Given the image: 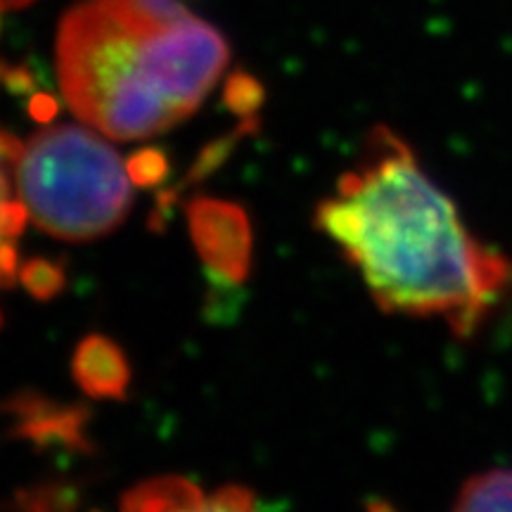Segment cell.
I'll return each mask as SVG.
<instances>
[{
    "label": "cell",
    "instance_id": "obj_15",
    "mask_svg": "<svg viewBox=\"0 0 512 512\" xmlns=\"http://www.w3.org/2000/svg\"><path fill=\"white\" fill-rule=\"evenodd\" d=\"M27 3H31V0H0V8H22Z\"/></svg>",
    "mask_w": 512,
    "mask_h": 512
},
{
    "label": "cell",
    "instance_id": "obj_4",
    "mask_svg": "<svg viewBox=\"0 0 512 512\" xmlns=\"http://www.w3.org/2000/svg\"><path fill=\"white\" fill-rule=\"evenodd\" d=\"M188 221L211 285L230 302V290L245 283L252 261V228L245 209L214 197H195L188 204Z\"/></svg>",
    "mask_w": 512,
    "mask_h": 512
},
{
    "label": "cell",
    "instance_id": "obj_3",
    "mask_svg": "<svg viewBox=\"0 0 512 512\" xmlns=\"http://www.w3.org/2000/svg\"><path fill=\"white\" fill-rule=\"evenodd\" d=\"M15 176L27 214L62 240L100 238L131 209L128 164L81 126L62 124L36 133L19 150Z\"/></svg>",
    "mask_w": 512,
    "mask_h": 512
},
{
    "label": "cell",
    "instance_id": "obj_8",
    "mask_svg": "<svg viewBox=\"0 0 512 512\" xmlns=\"http://www.w3.org/2000/svg\"><path fill=\"white\" fill-rule=\"evenodd\" d=\"M204 494L185 477H155L133 486L121 498V508L131 512H157V510H204Z\"/></svg>",
    "mask_w": 512,
    "mask_h": 512
},
{
    "label": "cell",
    "instance_id": "obj_13",
    "mask_svg": "<svg viewBox=\"0 0 512 512\" xmlns=\"http://www.w3.org/2000/svg\"><path fill=\"white\" fill-rule=\"evenodd\" d=\"M128 174L133 183L155 185L166 176V159L157 150H143L128 162Z\"/></svg>",
    "mask_w": 512,
    "mask_h": 512
},
{
    "label": "cell",
    "instance_id": "obj_11",
    "mask_svg": "<svg viewBox=\"0 0 512 512\" xmlns=\"http://www.w3.org/2000/svg\"><path fill=\"white\" fill-rule=\"evenodd\" d=\"M226 102L230 110L242 114V117H254V112L259 110L261 102H264V88H261L252 76L235 74L233 79L228 81Z\"/></svg>",
    "mask_w": 512,
    "mask_h": 512
},
{
    "label": "cell",
    "instance_id": "obj_7",
    "mask_svg": "<svg viewBox=\"0 0 512 512\" xmlns=\"http://www.w3.org/2000/svg\"><path fill=\"white\" fill-rule=\"evenodd\" d=\"M22 143L0 131V287L15 285L19 278L17 240L27 223V209L12 195L10 171L15 169Z\"/></svg>",
    "mask_w": 512,
    "mask_h": 512
},
{
    "label": "cell",
    "instance_id": "obj_9",
    "mask_svg": "<svg viewBox=\"0 0 512 512\" xmlns=\"http://www.w3.org/2000/svg\"><path fill=\"white\" fill-rule=\"evenodd\" d=\"M456 510H512V467H491L460 484Z\"/></svg>",
    "mask_w": 512,
    "mask_h": 512
},
{
    "label": "cell",
    "instance_id": "obj_10",
    "mask_svg": "<svg viewBox=\"0 0 512 512\" xmlns=\"http://www.w3.org/2000/svg\"><path fill=\"white\" fill-rule=\"evenodd\" d=\"M19 283L24 285V290L29 294H34L36 299L48 302V299H53L62 292L64 271L55 261L31 259L19 268Z\"/></svg>",
    "mask_w": 512,
    "mask_h": 512
},
{
    "label": "cell",
    "instance_id": "obj_1",
    "mask_svg": "<svg viewBox=\"0 0 512 512\" xmlns=\"http://www.w3.org/2000/svg\"><path fill=\"white\" fill-rule=\"evenodd\" d=\"M316 226L384 313L439 320L472 339L512 290V259L467 226L418 152L387 126L316 209Z\"/></svg>",
    "mask_w": 512,
    "mask_h": 512
},
{
    "label": "cell",
    "instance_id": "obj_2",
    "mask_svg": "<svg viewBox=\"0 0 512 512\" xmlns=\"http://www.w3.org/2000/svg\"><path fill=\"white\" fill-rule=\"evenodd\" d=\"M226 62L223 36L178 0H86L57 34L64 100L117 140L157 136L188 119Z\"/></svg>",
    "mask_w": 512,
    "mask_h": 512
},
{
    "label": "cell",
    "instance_id": "obj_5",
    "mask_svg": "<svg viewBox=\"0 0 512 512\" xmlns=\"http://www.w3.org/2000/svg\"><path fill=\"white\" fill-rule=\"evenodd\" d=\"M8 411L15 418V432L22 439L34 441L36 446H86V413L81 408L60 406L41 396H19L10 403Z\"/></svg>",
    "mask_w": 512,
    "mask_h": 512
},
{
    "label": "cell",
    "instance_id": "obj_12",
    "mask_svg": "<svg viewBox=\"0 0 512 512\" xmlns=\"http://www.w3.org/2000/svg\"><path fill=\"white\" fill-rule=\"evenodd\" d=\"M76 494L62 484H46L19 494L17 505L29 510H67L74 508Z\"/></svg>",
    "mask_w": 512,
    "mask_h": 512
},
{
    "label": "cell",
    "instance_id": "obj_14",
    "mask_svg": "<svg viewBox=\"0 0 512 512\" xmlns=\"http://www.w3.org/2000/svg\"><path fill=\"white\" fill-rule=\"evenodd\" d=\"M259 508L256 503V494L247 486H238V484H228L223 489L216 491L214 496L209 498L204 510H252Z\"/></svg>",
    "mask_w": 512,
    "mask_h": 512
},
{
    "label": "cell",
    "instance_id": "obj_6",
    "mask_svg": "<svg viewBox=\"0 0 512 512\" xmlns=\"http://www.w3.org/2000/svg\"><path fill=\"white\" fill-rule=\"evenodd\" d=\"M72 370L76 384L93 399H124L131 382L124 351L102 335L86 337L76 347Z\"/></svg>",
    "mask_w": 512,
    "mask_h": 512
}]
</instances>
